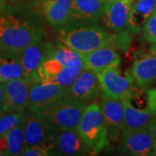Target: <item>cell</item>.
<instances>
[{
  "label": "cell",
  "mask_w": 156,
  "mask_h": 156,
  "mask_svg": "<svg viewBox=\"0 0 156 156\" xmlns=\"http://www.w3.org/2000/svg\"><path fill=\"white\" fill-rule=\"evenodd\" d=\"M42 11H5L0 16V50L20 54L28 46L46 37Z\"/></svg>",
  "instance_id": "1"
},
{
  "label": "cell",
  "mask_w": 156,
  "mask_h": 156,
  "mask_svg": "<svg viewBox=\"0 0 156 156\" xmlns=\"http://www.w3.org/2000/svg\"><path fill=\"white\" fill-rule=\"evenodd\" d=\"M57 32L59 43L82 56L103 46L115 48L116 44V33L108 31L98 23L69 26Z\"/></svg>",
  "instance_id": "2"
},
{
  "label": "cell",
  "mask_w": 156,
  "mask_h": 156,
  "mask_svg": "<svg viewBox=\"0 0 156 156\" xmlns=\"http://www.w3.org/2000/svg\"><path fill=\"white\" fill-rule=\"evenodd\" d=\"M76 131L95 154L109 145L104 116L100 105L95 102L85 107Z\"/></svg>",
  "instance_id": "3"
},
{
  "label": "cell",
  "mask_w": 156,
  "mask_h": 156,
  "mask_svg": "<svg viewBox=\"0 0 156 156\" xmlns=\"http://www.w3.org/2000/svg\"><path fill=\"white\" fill-rule=\"evenodd\" d=\"M85 107L83 102L64 95L38 112L50 121L56 130H76Z\"/></svg>",
  "instance_id": "4"
},
{
  "label": "cell",
  "mask_w": 156,
  "mask_h": 156,
  "mask_svg": "<svg viewBox=\"0 0 156 156\" xmlns=\"http://www.w3.org/2000/svg\"><path fill=\"white\" fill-rule=\"evenodd\" d=\"M23 133L25 147L54 142L56 128L41 113L29 110L24 114Z\"/></svg>",
  "instance_id": "5"
},
{
  "label": "cell",
  "mask_w": 156,
  "mask_h": 156,
  "mask_svg": "<svg viewBox=\"0 0 156 156\" xmlns=\"http://www.w3.org/2000/svg\"><path fill=\"white\" fill-rule=\"evenodd\" d=\"M83 69V60L73 65L66 66L51 57H48L40 66L33 81L52 83L61 85L66 89Z\"/></svg>",
  "instance_id": "6"
},
{
  "label": "cell",
  "mask_w": 156,
  "mask_h": 156,
  "mask_svg": "<svg viewBox=\"0 0 156 156\" xmlns=\"http://www.w3.org/2000/svg\"><path fill=\"white\" fill-rule=\"evenodd\" d=\"M96 74L102 89V94L118 100L132 97L134 82L128 72L122 76L118 68L112 67Z\"/></svg>",
  "instance_id": "7"
},
{
  "label": "cell",
  "mask_w": 156,
  "mask_h": 156,
  "mask_svg": "<svg viewBox=\"0 0 156 156\" xmlns=\"http://www.w3.org/2000/svg\"><path fill=\"white\" fill-rule=\"evenodd\" d=\"M65 95L83 102L86 106L101 97L102 89L97 74L83 69L72 83L65 89Z\"/></svg>",
  "instance_id": "8"
},
{
  "label": "cell",
  "mask_w": 156,
  "mask_h": 156,
  "mask_svg": "<svg viewBox=\"0 0 156 156\" xmlns=\"http://www.w3.org/2000/svg\"><path fill=\"white\" fill-rule=\"evenodd\" d=\"M119 151L135 156H155L156 145L148 128L122 131L120 135Z\"/></svg>",
  "instance_id": "9"
},
{
  "label": "cell",
  "mask_w": 156,
  "mask_h": 156,
  "mask_svg": "<svg viewBox=\"0 0 156 156\" xmlns=\"http://www.w3.org/2000/svg\"><path fill=\"white\" fill-rule=\"evenodd\" d=\"M128 74L134 84L141 90H148L156 83V44L148 51L134 56V62Z\"/></svg>",
  "instance_id": "10"
},
{
  "label": "cell",
  "mask_w": 156,
  "mask_h": 156,
  "mask_svg": "<svg viewBox=\"0 0 156 156\" xmlns=\"http://www.w3.org/2000/svg\"><path fill=\"white\" fill-rule=\"evenodd\" d=\"M134 1V0H108L105 14L101 18L105 29L114 33L124 31L133 33L131 19Z\"/></svg>",
  "instance_id": "11"
},
{
  "label": "cell",
  "mask_w": 156,
  "mask_h": 156,
  "mask_svg": "<svg viewBox=\"0 0 156 156\" xmlns=\"http://www.w3.org/2000/svg\"><path fill=\"white\" fill-rule=\"evenodd\" d=\"M108 2V0H72L70 16L65 27L99 23L105 14Z\"/></svg>",
  "instance_id": "12"
},
{
  "label": "cell",
  "mask_w": 156,
  "mask_h": 156,
  "mask_svg": "<svg viewBox=\"0 0 156 156\" xmlns=\"http://www.w3.org/2000/svg\"><path fill=\"white\" fill-rule=\"evenodd\" d=\"M54 44L44 39L28 46L19 54L23 69V77L33 81L42 63L49 57Z\"/></svg>",
  "instance_id": "13"
},
{
  "label": "cell",
  "mask_w": 156,
  "mask_h": 156,
  "mask_svg": "<svg viewBox=\"0 0 156 156\" xmlns=\"http://www.w3.org/2000/svg\"><path fill=\"white\" fill-rule=\"evenodd\" d=\"M65 95V88L52 83L31 82L29 93L28 109L38 112Z\"/></svg>",
  "instance_id": "14"
},
{
  "label": "cell",
  "mask_w": 156,
  "mask_h": 156,
  "mask_svg": "<svg viewBox=\"0 0 156 156\" xmlns=\"http://www.w3.org/2000/svg\"><path fill=\"white\" fill-rule=\"evenodd\" d=\"M30 84L31 81L25 77L3 83L5 90L3 109L18 113L27 111Z\"/></svg>",
  "instance_id": "15"
},
{
  "label": "cell",
  "mask_w": 156,
  "mask_h": 156,
  "mask_svg": "<svg viewBox=\"0 0 156 156\" xmlns=\"http://www.w3.org/2000/svg\"><path fill=\"white\" fill-rule=\"evenodd\" d=\"M99 105L106 122L108 140L115 141L120 139L124 126L122 101L102 94Z\"/></svg>",
  "instance_id": "16"
},
{
  "label": "cell",
  "mask_w": 156,
  "mask_h": 156,
  "mask_svg": "<svg viewBox=\"0 0 156 156\" xmlns=\"http://www.w3.org/2000/svg\"><path fill=\"white\" fill-rule=\"evenodd\" d=\"M54 143L59 155H91L93 151L85 143L76 130L67 129L56 132Z\"/></svg>",
  "instance_id": "17"
},
{
  "label": "cell",
  "mask_w": 156,
  "mask_h": 156,
  "mask_svg": "<svg viewBox=\"0 0 156 156\" xmlns=\"http://www.w3.org/2000/svg\"><path fill=\"white\" fill-rule=\"evenodd\" d=\"M82 56L84 69L95 73L108 68H119L121 64V56L116 49L112 46L101 47Z\"/></svg>",
  "instance_id": "18"
},
{
  "label": "cell",
  "mask_w": 156,
  "mask_h": 156,
  "mask_svg": "<svg viewBox=\"0 0 156 156\" xmlns=\"http://www.w3.org/2000/svg\"><path fill=\"white\" fill-rule=\"evenodd\" d=\"M72 0H44L41 2V11L46 22L59 30L67 25L71 10Z\"/></svg>",
  "instance_id": "19"
},
{
  "label": "cell",
  "mask_w": 156,
  "mask_h": 156,
  "mask_svg": "<svg viewBox=\"0 0 156 156\" xmlns=\"http://www.w3.org/2000/svg\"><path fill=\"white\" fill-rule=\"evenodd\" d=\"M124 126L122 131H132L147 128L153 114L147 108H137L132 104L131 97L123 99Z\"/></svg>",
  "instance_id": "20"
},
{
  "label": "cell",
  "mask_w": 156,
  "mask_h": 156,
  "mask_svg": "<svg viewBox=\"0 0 156 156\" xmlns=\"http://www.w3.org/2000/svg\"><path fill=\"white\" fill-rule=\"evenodd\" d=\"M23 77L19 54L0 50V83Z\"/></svg>",
  "instance_id": "21"
},
{
  "label": "cell",
  "mask_w": 156,
  "mask_h": 156,
  "mask_svg": "<svg viewBox=\"0 0 156 156\" xmlns=\"http://www.w3.org/2000/svg\"><path fill=\"white\" fill-rule=\"evenodd\" d=\"M156 10V0H134L132 6V31L138 34L147 17Z\"/></svg>",
  "instance_id": "22"
},
{
  "label": "cell",
  "mask_w": 156,
  "mask_h": 156,
  "mask_svg": "<svg viewBox=\"0 0 156 156\" xmlns=\"http://www.w3.org/2000/svg\"><path fill=\"white\" fill-rule=\"evenodd\" d=\"M23 124L24 122L12 128L5 134L8 148L7 155H21L22 152L25 148Z\"/></svg>",
  "instance_id": "23"
},
{
  "label": "cell",
  "mask_w": 156,
  "mask_h": 156,
  "mask_svg": "<svg viewBox=\"0 0 156 156\" xmlns=\"http://www.w3.org/2000/svg\"><path fill=\"white\" fill-rule=\"evenodd\" d=\"M49 57L53 58L56 62L66 66L73 65L83 60V56L81 54L59 42H57V44L54 45Z\"/></svg>",
  "instance_id": "24"
},
{
  "label": "cell",
  "mask_w": 156,
  "mask_h": 156,
  "mask_svg": "<svg viewBox=\"0 0 156 156\" xmlns=\"http://www.w3.org/2000/svg\"><path fill=\"white\" fill-rule=\"evenodd\" d=\"M24 114L0 109V135H5L12 128L24 122Z\"/></svg>",
  "instance_id": "25"
},
{
  "label": "cell",
  "mask_w": 156,
  "mask_h": 156,
  "mask_svg": "<svg viewBox=\"0 0 156 156\" xmlns=\"http://www.w3.org/2000/svg\"><path fill=\"white\" fill-rule=\"evenodd\" d=\"M23 156H47V155H58L56 151V145L54 142H50L42 145L30 146L25 147L22 152Z\"/></svg>",
  "instance_id": "26"
},
{
  "label": "cell",
  "mask_w": 156,
  "mask_h": 156,
  "mask_svg": "<svg viewBox=\"0 0 156 156\" xmlns=\"http://www.w3.org/2000/svg\"><path fill=\"white\" fill-rule=\"evenodd\" d=\"M142 38L152 44H156V10L146 20L142 26Z\"/></svg>",
  "instance_id": "27"
},
{
  "label": "cell",
  "mask_w": 156,
  "mask_h": 156,
  "mask_svg": "<svg viewBox=\"0 0 156 156\" xmlns=\"http://www.w3.org/2000/svg\"><path fill=\"white\" fill-rule=\"evenodd\" d=\"M147 108L154 114L156 112V88L149 89L147 93Z\"/></svg>",
  "instance_id": "28"
},
{
  "label": "cell",
  "mask_w": 156,
  "mask_h": 156,
  "mask_svg": "<svg viewBox=\"0 0 156 156\" xmlns=\"http://www.w3.org/2000/svg\"><path fill=\"white\" fill-rule=\"evenodd\" d=\"M147 128H148V130L150 131V133L152 134V136L154 138V143H155L156 145V125L155 124H153V123H149L148 126H147Z\"/></svg>",
  "instance_id": "29"
},
{
  "label": "cell",
  "mask_w": 156,
  "mask_h": 156,
  "mask_svg": "<svg viewBox=\"0 0 156 156\" xmlns=\"http://www.w3.org/2000/svg\"><path fill=\"white\" fill-rule=\"evenodd\" d=\"M4 101H5V90H4L3 83H0V109L3 108Z\"/></svg>",
  "instance_id": "30"
},
{
  "label": "cell",
  "mask_w": 156,
  "mask_h": 156,
  "mask_svg": "<svg viewBox=\"0 0 156 156\" xmlns=\"http://www.w3.org/2000/svg\"><path fill=\"white\" fill-rule=\"evenodd\" d=\"M5 10V0H0V16Z\"/></svg>",
  "instance_id": "31"
},
{
  "label": "cell",
  "mask_w": 156,
  "mask_h": 156,
  "mask_svg": "<svg viewBox=\"0 0 156 156\" xmlns=\"http://www.w3.org/2000/svg\"><path fill=\"white\" fill-rule=\"evenodd\" d=\"M150 123H153V124H155V125H156V112H155V113H154V114H153Z\"/></svg>",
  "instance_id": "32"
},
{
  "label": "cell",
  "mask_w": 156,
  "mask_h": 156,
  "mask_svg": "<svg viewBox=\"0 0 156 156\" xmlns=\"http://www.w3.org/2000/svg\"><path fill=\"white\" fill-rule=\"evenodd\" d=\"M1 155H3V154H2V153L0 152V156H1Z\"/></svg>",
  "instance_id": "33"
},
{
  "label": "cell",
  "mask_w": 156,
  "mask_h": 156,
  "mask_svg": "<svg viewBox=\"0 0 156 156\" xmlns=\"http://www.w3.org/2000/svg\"><path fill=\"white\" fill-rule=\"evenodd\" d=\"M40 1H41V2H42V1H44V0H40Z\"/></svg>",
  "instance_id": "34"
}]
</instances>
